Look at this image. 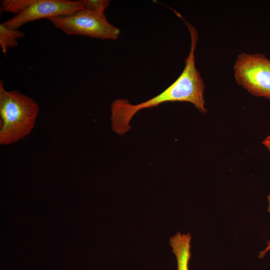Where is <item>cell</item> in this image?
<instances>
[{
  "label": "cell",
  "instance_id": "cell-3",
  "mask_svg": "<svg viewBox=\"0 0 270 270\" xmlns=\"http://www.w3.org/2000/svg\"><path fill=\"white\" fill-rule=\"evenodd\" d=\"M56 28L68 35L84 36L101 40H116L120 29L110 24L104 14L83 8L72 14L48 19Z\"/></svg>",
  "mask_w": 270,
  "mask_h": 270
},
{
  "label": "cell",
  "instance_id": "cell-11",
  "mask_svg": "<svg viewBox=\"0 0 270 270\" xmlns=\"http://www.w3.org/2000/svg\"><path fill=\"white\" fill-rule=\"evenodd\" d=\"M262 143L270 153V134L264 140Z\"/></svg>",
  "mask_w": 270,
  "mask_h": 270
},
{
  "label": "cell",
  "instance_id": "cell-9",
  "mask_svg": "<svg viewBox=\"0 0 270 270\" xmlns=\"http://www.w3.org/2000/svg\"><path fill=\"white\" fill-rule=\"evenodd\" d=\"M84 8L101 14H104V10L108 6V0H84Z\"/></svg>",
  "mask_w": 270,
  "mask_h": 270
},
{
  "label": "cell",
  "instance_id": "cell-5",
  "mask_svg": "<svg viewBox=\"0 0 270 270\" xmlns=\"http://www.w3.org/2000/svg\"><path fill=\"white\" fill-rule=\"evenodd\" d=\"M84 8V0H34L26 8L2 24L9 28L19 29L29 22L70 15Z\"/></svg>",
  "mask_w": 270,
  "mask_h": 270
},
{
  "label": "cell",
  "instance_id": "cell-7",
  "mask_svg": "<svg viewBox=\"0 0 270 270\" xmlns=\"http://www.w3.org/2000/svg\"><path fill=\"white\" fill-rule=\"evenodd\" d=\"M25 36V34L19 29H11L0 24V45L5 54L10 48L16 46L18 40Z\"/></svg>",
  "mask_w": 270,
  "mask_h": 270
},
{
  "label": "cell",
  "instance_id": "cell-12",
  "mask_svg": "<svg viewBox=\"0 0 270 270\" xmlns=\"http://www.w3.org/2000/svg\"><path fill=\"white\" fill-rule=\"evenodd\" d=\"M268 207L267 210L268 212L270 214V192L268 194L267 197Z\"/></svg>",
  "mask_w": 270,
  "mask_h": 270
},
{
  "label": "cell",
  "instance_id": "cell-4",
  "mask_svg": "<svg viewBox=\"0 0 270 270\" xmlns=\"http://www.w3.org/2000/svg\"><path fill=\"white\" fill-rule=\"evenodd\" d=\"M234 70L239 85L254 96L270 98V60L261 54L242 53Z\"/></svg>",
  "mask_w": 270,
  "mask_h": 270
},
{
  "label": "cell",
  "instance_id": "cell-2",
  "mask_svg": "<svg viewBox=\"0 0 270 270\" xmlns=\"http://www.w3.org/2000/svg\"><path fill=\"white\" fill-rule=\"evenodd\" d=\"M40 107L18 90H6L0 80V144L9 145L28 136L34 127Z\"/></svg>",
  "mask_w": 270,
  "mask_h": 270
},
{
  "label": "cell",
  "instance_id": "cell-1",
  "mask_svg": "<svg viewBox=\"0 0 270 270\" xmlns=\"http://www.w3.org/2000/svg\"><path fill=\"white\" fill-rule=\"evenodd\" d=\"M191 38L190 49L186 59L184 68L177 80L156 96L136 104L128 100L119 98L111 104L112 128L119 135H123L130 128V122L137 112L168 102H188L192 104L198 111L206 112L204 98V85L196 68L194 51L198 39L196 28L188 24Z\"/></svg>",
  "mask_w": 270,
  "mask_h": 270
},
{
  "label": "cell",
  "instance_id": "cell-10",
  "mask_svg": "<svg viewBox=\"0 0 270 270\" xmlns=\"http://www.w3.org/2000/svg\"><path fill=\"white\" fill-rule=\"evenodd\" d=\"M270 251V238L268 240L266 244L265 248L260 251L259 253V258H263L266 254Z\"/></svg>",
  "mask_w": 270,
  "mask_h": 270
},
{
  "label": "cell",
  "instance_id": "cell-6",
  "mask_svg": "<svg viewBox=\"0 0 270 270\" xmlns=\"http://www.w3.org/2000/svg\"><path fill=\"white\" fill-rule=\"evenodd\" d=\"M191 236L190 233L178 232L170 237V244L175 255L177 262V270H189L188 263L191 258Z\"/></svg>",
  "mask_w": 270,
  "mask_h": 270
},
{
  "label": "cell",
  "instance_id": "cell-8",
  "mask_svg": "<svg viewBox=\"0 0 270 270\" xmlns=\"http://www.w3.org/2000/svg\"><path fill=\"white\" fill-rule=\"evenodd\" d=\"M34 0H1L2 10L12 12L14 16L18 14L30 6Z\"/></svg>",
  "mask_w": 270,
  "mask_h": 270
}]
</instances>
